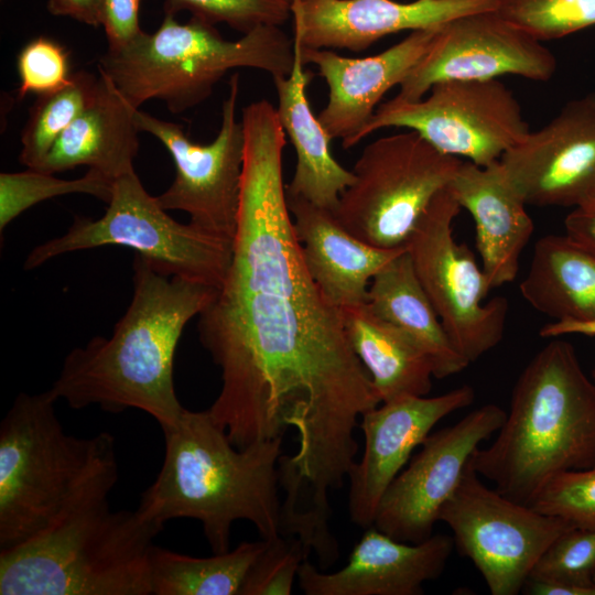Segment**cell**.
Here are the masks:
<instances>
[{
    "instance_id": "cell-1",
    "label": "cell",
    "mask_w": 595,
    "mask_h": 595,
    "mask_svg": "<svg viewBox=\"0 0 595 595\" xmlns=\"http://www.w3.org/2000/svg\"><path fill=\"white\" fill-rule=\"evenodd\" d=\"M245 155L226 277L198 315L204 348L221 371L207 410L238 448L298 432L286 456L316 490L344 485L356 461L358 416L381 403L354 353L342 312L303 262L283 183L285 132L271 106L241 116Z\"/></svg>"
},
{
    "instance_id": "cell-2",
    "label": "cell",
    "mask_w": 595,
    "mask_h": 595,
    "mask_svg": "<svg viewBox=\"0 0 595 595\" xmlns=\"http://www.w3.org/2000/svg\"><path fill=\"white\" fill-rule=\"evenodd\" d=\"M132 268V300L112 335L72 349L48 391L72 409H139L163 431L185 410L174 387L176 346L187 322L205 310L218 288L164 273L140 253Z\"/></svg>"
},
{
    "instance_id": "cell-3",
    "label": "cell",
    "mask_w": 595,
    "mask_h": 595,
    "mask_svg": "<svg viewBox=\"0 0 595 595\" xmlns=\"http://www.w3.org/2000/svg\"><path fill=\"white\" fill-rule=\"evenodd\" d=\"M162 432L163 463L137 508L145 520L164 528L173 519H195L214 554L229 551L238 520L251 522L261 539L281 534L278 463L283 437L238 448L207 410L187 409Z\"/></svg>"
},
{
    "instance_id": "cell-4",
    "label": "cell",
    "mask_w": 595,
    "mask_h": 595,
    "mask_svg": "<svg viewBox=\"0 0 595 595\" xmlns=\"http://www.w3.org/2000/svg\"><path fill=\"white\" fill-rule=\"evenodd\" d=\"M470 463L506 497L531 505L556 475L595 465V383L555 337L520 374L494 442Z\"/></svg>"
},
{
    "instance_id": "cell-5",
    "label": "cell",
    "mask_w": 595,
    "mask_h": 595,
    "mask_svg": "<svg viewBox=\"0 0 595 595\" xmlns=\"http://www.w3.org/2000/svg\"><path fill=\"white\" fill-rule=\"evenodd\" d=\"M50 391L21 392L0 424V550L44 531L119 478L108 432H65Z\"/></svg>"
},
{
    "instance_id": "cell-6",
    "label": "cell",
    "mask_w": 595,
    "mask_h": 595,
    "mask_svg": "<svg viewBox=\"0 0 595 595\" xmlns=\"http://www.w3.org/2000/svg\"><path fill=\"white\" fill-rule=\"evenodd\" d=\"M97 493L31 539L0 550V595H152L153 540L163 529Z\"/></svg>"
},
{
    "instance_id": "cell-7",
    "label": "cell",
    "mask_w": 595,
    "mask_h": 595,
    "mask_svg": "<svg viewBox=\"0 0 595 595\" xmlns=\"http://www.w3.org/2000/svg\"><path fill=\"white\" fill-rule=\"evenodd\" d=\"M174 15L165 12L154 33L143 32L99 60L98 69L136 109L155 98L180 113L204 101L230 69L256 68L274 78L293 68L294 40L280 26L261 25L229 41L214 24L195 17L182 24Z\"/></svg>"
},
{
    "instance_id": "cell-8",
    "label": "cell",
    "mask_w": 595,
    "mask_h": 595,
    "mask_svg": "<svg viewBox=\"0 0 595 595\" xmlns=\"http://www.w3.org/2000/svg\"><path fill=\"white\" fill-rule=\"evenodd\" d=\"M232 240L174 220L132 170L113 181L100 218L76 216L66 234L32 249L23 269L72 251L123 246L147 257L164 273L219 288L231 261Z\"/></svg>"
},
{
    "instance_id": "cell-9",
    "label": "cell",
    "mask_w": 595,
    "mask_h": 595,
    "mask_svg": "<svg viewBox=\"0 0 595 595\" xmlns=\"http://www.w3.org/2000/svg\"><path fill=\"white\" fill-rule=\"evenodd\" d=\"M462 162L413 130L378 138L361 151L351 170L354 181L333 213L366 244L407 247L418 220Z\"/></svg>"
},
{
    "instance_id": "cell-10",
    "label": "cell",
    "mask_w": 595,
    "mask_h": 595,
    "mask_svg": "<svg viewBox=\"0 0 595 595\" xmlns=\"http://www.w3.org/2000/svg\"><path fill=\"white\" fill-rule=\"evenodd\" d=\"M462 207L446 186L431 201L408 242L414 272L457 350L470 364L502 339L508 302H484L491 286L474 253L453 235Z\"/></svg>"
},
{
    "instance_id": "cell-11",
    "label": "cell",
    "mask_w": 595,
    "mask_h": 595,
    "mask_svg": "<svg viewBox=\"0 0 595 595\" xmlns=\"http://www.w3.org/2000/svg\"><path fill=\"white\" fill-rule=\"evenodd\" d=\"M428 93L380 104L355 144L383 128H408L446 154L486 166L530 131L518 99L498 78L443 80Z\"/></svg>"
},
{
    "instance_id": "cell-12",
    "label": "cell",
    "mask_w": 595,
    "mask_h": 595,
    "mask_svg": "<svg viewBox=\"0 0 595 595\" xmlns=\"http://www.w3.org/2000/svg\"><path fill=\"white\" fill-rule=\"evenodd\" d=\"M439 521L450 527L454 545L473 562L491 595L521 593L544 550L574 527L489 488L470 459Z\"/></svg>"
},
{
    "instance_id": "cell-13",
    "label": "cell",
    "mask_w": 595,
    "mask_h": 595,
    "mask_svg": "<svg viewBox=\"0 0 595 595\" xmlns=\"http://www.w3.org/2000/svg\"><path fill=\"white\" fill-rule=\"evenodd\" d=\"M238 96L239 75L234 74L219 131L207 144L194 143L174 122L139 109L134 116L138 130L160 140L175 164V178L156 196L159 204L165 210H183L193 225L230 239L237 229L245 155L244 128L236 116Z\"/></svg>"
},
{
    "instance_id": "cell-14",
    "label": "cell",
    "mask_w": 595,
    "mask_h": 595,
    "mask_svg": "<svg viewBox=\"0 0 595 595\" xmlns=\"http://www.w3.org/2000/svg\"><path fill=\"white\" fill-rule=\"evenodd\" d=\"M506 413L499 405L487 403L430 433L385 491L372 526L403 542L416 543L431 537L474 451L498 432Z\"/></svg>"
},
{
    "instance_id": "cell-15",
    "label": "cell",
    "mask_w": 595,
    "mask_h": 595,
    "mask_svg": "<svg viewBox=\"0 0 595 595\" xmlns=\"http://www.w3.org/2000/svg\"><path fill=\"white\" fill-rule=\"evenodd\" d=\"M543 43L501 18L496 10L443 24L428 52L399 85L397 98L415 101L451 79H495L504 75L547 82L556 72Z\"/></svg>"
},
{
    "instance_id": "cell-16",
    "label": "cell",
    "mask_w": 595,
    "mask_h": 595,
    "mask_svg": "<svg viewBox=\"0 0 595 595\" xmlns=\"http://www.w3.org/2000/svg\"><path fill=\"white\" fill-rule=\"evenodd\" d=\"M499 161L527 205L577 207L595 185V93L567 101Z\"/></svg>"
},
{
    "instance_id": "cell-17",
    "label": "cell",
    "mask_w": 595,
    "mask_h": 595,
    "mask_svg": "<svg viewBox=\"0 0 595 595\" xmlns=\"http://www.w3.org/2000/svg\"><path fill=\"white\" fill-rule=\"evenodd\" d=\"M468 385L436 397H405L375 407L361 414L364 452L348 470V513L351 522L374 524L379 502L397 475L445 416L473 403Z\"/></svg>"
},
{
    "instance_id": "cell-18",
    "label": "cell",
    "mask_w": 595,
    "mask_h": 595,
    "mask_svg": "<svg viewBox=\"0 0 595 595\" xmlns=\"http://www.w3.org/2000/svg\"><path fill=\"white\" fill-rule=\"evenodd\" d=\"M502 0H295L294 39L304 47L361 52L401 31L440 26L477 12L497 10Z\"/></svg>"
},
{
    "instance_id": "cell-19",
    "label": "cell",
    "mask_w": 595,
    "mask_h": 595,
    "mask_svg": "<svg viewBox=\"0 0 595 595\" xmlns=\"http://www.w3.org/2000/svg\"><path fill=\"white\" fill-rule=\"evenodd\" d=\"M412 31L386 51L363 58L338 55L329 48L300 45L304 64H314L328 87V100L317 118L331 140L342 139L343 148L355 140L375 113L385 94L400 85L428 52L440 28Z\"/></svg>"
},
{
    "instance_id": "cell-20",
    "label": "cell",
    "mask_w": 595,
    "mask_h": 595,
    "mask_svg": "<svg viewBox=\"0 0 595 595\" xmlns=\"http://www.w3.org/2000/svg\"><path fill=\"white\" fill-rule=\"evenodd\" d=\"M453 548L454 539L447 534L412 543L370 526L344 567L325 573L306 559L298 581L306 595H420L424 583L442 574Z\"/></svg>"
},
{
    "instance_id": "cell-21",
    "label": "cell",
    "mask_w": 595,
    "mask_h": 595,
    "mask_svg": "<svg viewBox=\"0 0 595 595\" xmlns=\"http://www.w3.org/2000/svg\"><path fill=\"white\" fill-rule=\"evenodd\" d=\"M286 203L305 268L326 301L339 310L366 303L372 278L407 249L366 244L332 210L304 198L286 195Z\"/></svg>"
},
{
    "instance_id": "cell-22",
    "label": "cell",
    "mask_w": 595,
    "mask_h": 595,
    "mask_svg": "<svg viewBox=\"0 0 595 595\" xmlns=\"http://www.w3.org/2000/svg\"><path fill=\"white\" fill-rule=\"evenodd\" d=\"M447 186L474 220L477 251L491 289L512 282L534 225L500 161L486 166L463 161Z\"/></svg>"
},
{
    "instance_id": "cell-23",
    "label": "cell",
    "mask_w": 595,
    "mask_h": 595,
    "mask_svg": "<svg viewBox=\"0 0 595 595\" xmlns=\"http://www.w3.org/2000/svg\"><path fill=\"white\" fill-rule=\"evenodd\" d=\"M137 110L99 71L95 98L34 170L54 174L87 165L112 181L134 170L140 132L134 121Z\"/></svg>"
},
{
    "instance_id": "cell-24",
    "label": "cell",
    "mask_w": 595,
    "mask_h": 595,
    "mask_svg": "<svg viewBox=\"0 0 595 595\" xmlns=\"http://www.w3.org/2000/svg\"><path fill=\"white\" fill-rule=\"evenodd\" d=\"M294 53L291 73L272 78L278 97V118L296 155L294 174L285 186V193L333 212L340 194L353 183L354 174L332 155V140L310 107L306 87L313 73L304 67L295 40Z\"/></svg>"
},
{
    "instance_id": "cell-25",
    "label": "cell",
    "mask_w": 595,
    "mask_h": 595,
    "mask_svg": "<svg viewBox=\"0 0 595 595\" xmlns=\"http://www.w3.org/2000/svg\"><path fill=\"white\" fill-rule=\"evenodd\" d=\"M366 303L420 347L431 363L434 378L443 379L468 367L423 290L407 249L372 278Z\"/></svg>"
},
{
    "instance_id": "cell-26",
    "label": "cell",
    "mask_w": 595,
    "mask_h": 595,
    "mask_svg": "<svg viewBox=\"0 0 595 595\" xmlns=\"http://www.w3.org/2000/svg\"><path fill=\"white\" fill-rule=\"evenodd\" d=\"M340 312L349 344L381 403L430 393L434 378L431 363L409 336L377 316L367 303Z\"/></svg>"
},
{
    "instance_id": "cell-27",
    "label": "cell",
    "mask_w": 595,
    "mask_h": 595,
    "mask_svg": "<svg viewBox=\"0 0 595 595\" xmlns=\"http://www.w3.org/2000/svg\"><path fill=\"white\" fill-rule=\"evenodd\" d=\"M522 298L555 321L595 320V253L569 235H547L533 248Z\"/></svg>"
},
{
    "instance_id": "cell-28",
    "label": "cell",
    "mask_w": 595,
    "mask_h": 595,
    "mask_svg": "<svg viewBox=\"0 0 595 595\" xmlns=\"http://www.w3.org/2000/svg\"><path fill=\"white\" fill-rule=\"evenodd\" d=\"M267 540L241 542L234 550L195 558L154 545L151 552L152 595H240Z\"/></svg>"
},
{
    "instance_id": "cell-29",
    "label": "cell",
    "mask_w": 595,
    "mask_h": 595,
    "mask_svg": "<svg viewBox=\"0 0 595 595\" xmlns=\"http://www.w3.org/2000/svg\"><path fill=\"white\" fill-rule=\"evenodd\" d=\"M99 75L78 71L63 88L37 96L21 134L20 162L36 169L57 139L93 101Z\"/></svg>"
},
{
    "instance_id": "cell-30",
    "label": "cell",
    "mask_w": 595,
    "mask_h": 595,
    "mask_svg": "<svg viewBox=\"0 0 595 595\" xmlns=\"http://www.w3.org/2000/svg\"><path fill=\"white\" fill-rule=\"evenodd\" d=\"M113 181L89 169L76 180H61L53 174L29 169L0 174V230L37 203L66 194H88L109 202Z\"/></svg>"
},
{
    "instance_id": "cell-31",
    "label": "cell",
    "mask_w": 595,
    "mask_h": 595,
    "mask_svg": "<svg viewBox=\"0 0 595 595\" xmlns=\"http://www.w3.org/2000/svg\"><path fill=\"white\" fill-rule=\"evenodd\" d=\"M496 11L541 42L595 25V0H502Z\"/></svg>"
},
{
    "instance_id": "cell-32",
    "label": "cell",
    "mask_w": 595,
    "mask_h": 595,
    "mask_svg": "<svg viewBox=\"0 0 595 595\" xmlns=\"http://www.w3.org/2000/svg\"><path fill=\"white\" fill-rule=\"evenodd\" d=\"M595 577V530L572 527L561 533L534 564L530 580L593 585Z\"/></svg>"
},
{
    "instance_id": "cell-33",
    "label": "cell",
    "mask_w": 595,
    "mask_h": 595,
    "mask_svg": "<svg viewBox=\"0 0 595 595\" xmlns=\"http://www.w3.org/2000/svg\"><path fill=\"white\" fill-rule=\"evenodd\" d=\"M188 10L210 24L226 23L244 34L261 25L281 26L292 15L284 0H166L164 11Z\"/></svg>"
},
{
    "instance_id": "cell-34",
    "label": "cell",
    "mask_w": 595,
    "mask_h": 595,
    "mask_svg": "<svg viewBox=\"0 0 595 595\" xmlns=\"http://www.w3.org/2000/svg\"><path fill=\"white\" fill-rule=\"evenodd\" d=\"M530 506L574 527L595 530V465L551 478Z\"/></svg>"
},
{
    "instance_id": "cell-35",
    "label": "cell",
    "mask_w": 595,
    "mask_h": 595,
    "mask_svg": "<svg viewBox=\"0 0 595 595\" xmlns=\"http://www.w3.org/2000/svg\"><path fill=\"white\" fill-rule=\"evenodd\" d=\"M252 565L240 595H290L301 564L310 551L295 536L280 534Z\"/></svg>"
},
{
    "instance_id": "cell-36",
    "label": "cell",
    "mask_w": 595,
    "mask_h": 595,
    "mask_svg": "<svg viewBox=\"0 0 595 595\" xmlns=\"http://www.w3.org/2000/svg\"><path fill=\"white\" fill-rule=\"evenodd\" d=\"M17 69L19 98L46 95L65 87L72 79L69 53L60 42L45 36L29 41L19 52Z\"/></svg>"
},
{
    "instance_id": "cell-37",
    "label": "cell",
    "mask_w": 595,
    "mask_h": 595,
    "mask_svg": "<svg viewBox=\"0 0 595 595\" xmlns=\"http://www.w3.org/2000/svg\"><path fill=\"white\" fill-rule=\"evenodd\" d=\"M141 0H101L100 25L104 26L108 50L126 46L140 34Z\"/></svg>"
},
{
    "instance_id": "cell-38",
    "label": "cell",
    "mask_w": 595,
    "mask_h": 595,
    "mask_svg": "<svg viewBox=\"0 0 595 595\" xmlns=\"http://www.w3.org/2000/svg\"><path fill=\"white\" fill-rule=\"evenodd\" d=\"M101 0H48L47 10L54 15L69 17L82 23L100 25Z\"/></svg>"
},
{
    "instance_id": "cell-39",
    "label": "cell",
    "mask_w": 595,
    "mask_h": 595,
    "mask_svg": "<svg viewBox=\"0 0 595 595\" xmlns=\"http://www.w3.org/2000/svg\"><path fill=\"white\" fill-rule=\"evenodd\" d=\"M565 234L595 253V209L574 207L564 220Z\"/></svg>"
},
{
    "instance_id": "cell-40",
    "label": "cell",
    "mask_w": 595,
    "mask_h": 595,
    "mask_svg": "<svg viewBox=\"0 0 595 595\" xmlns=\"http://www.w3.org/2000/svg\"><path fill=\"white\" fill-rule=\"evenodd\" d=\"M522 593L529 595H595V584H561L528 578Z\"/></svg>"
},
{
    "instance_id": "cell-41",
    "label": "cell",
    "mask_w": 595,
    "mask_h": 595,
    "mask_svg": "<svg viewBox=\"0 0 595 595\" xmlns=\"http://www.w3.org/2000/svg\"><path fill=\"white\" fill-rule=\"evenodd\" d=\"M541 337L555 338L563 335H584L595 337V320L572 321L561 320L545 324L539 332Z\"/></svg>"
},
{
    "instance_id": "cell-42",
    "label": "cell",
    "mask_w": 595,
    "mask_h": 595,
    "mask_svg": "<svg viewBox=\"0 0 595 595\" xmlns=\"http://www.w3.org/2000/svg\"><path fill=\"white\" fill-rule=\"evenodd\" d=\"M577 207L595 209V185L587 193L583 202Z\"/></svg>"
},
{
    "instance_id": "cell-43",
    "label": "cell",
    "mask_w": 595,
    "mask_h": 595,
    "mask_svg": "<svg viewBox=\"0 0 595 595\" xmlns=\"http://www.w3.org/2000/svg\"><path fill=\"white\" fill-rule=\"evenodd\" d=\"M592 380H593L594 383H595V366H594V368H593V370H592Z\"/></svg>"
},
{
    "instance_id": "cell-44",
    "label": "cell",
    "mask_w": 595,
    "mask_h": 595,
    "mask_svg": "<svg viewBox=\"0 0 595 595\" xmlns=\"http://www.w3.org/2000/svg\"><path fill=\"white\" fill-rule=\"evenodd\" d=\"M285 2H288L290 6H292V3L295 1V0H284Z\"/></svg>"
},
{
    "instance_id": "cell-45",
    "label": "cell",
    "mask_w": 595,
    "mask_h": 595,
    "mask_svg": "<svg viewBox=\"0 0 595 595\" xmlns=\"http://www.w3.org/2000/svg\"><path fill=\"white\" fill-rule=\"evenodd\" d=\"M594 582H595V577H594Z\"/></svg>"
}]
</instances>
